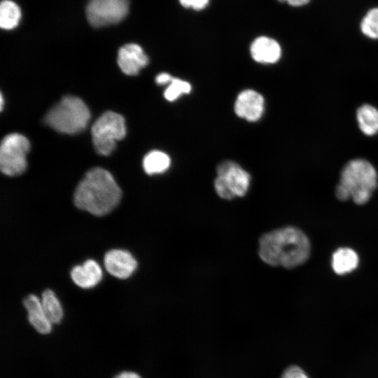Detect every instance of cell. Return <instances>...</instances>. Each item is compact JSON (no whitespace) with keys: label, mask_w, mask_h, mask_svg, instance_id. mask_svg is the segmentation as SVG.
Here are the masks:
<instances>
[{"label":"cell","mask_w":378,"mask_h":378,"mask_svg":"<svg viewBox=\"0 0 378 378\" xmlns=\"http://www.w3.org/2000/svg\"><path fill=\"white\" fill-rule=\"evenodd\" d=\"M310 250L306 234L294 227L272 230L264 234L259 240V256L271 266L295 268L308 259Z\"/></svg>","instance_id":"cell-1"},{"label":"cell","mask_w":378,"mask_h":378,"mask_svg":"<svg viewBox=\"0 0 378 378\" xmlns=\"http://www.w3.org/2000/svg\"><path fill=\"white\" fill-rule=\"evenodd\" d=\"M122 192L107 170L90 169L77 186L74 195L75 205L95 216H104L119 203Z\"/></svg>","instance_id":"cell-2"},{"label":"cell","mask_w":378,"mask_h":378,"mask_svg":"<svg viewBox=\"0 0 378 378\" xmlns=\"http://www.w3.org/2000/svg\"><path fill=\"white\" fill-rule=\"evenodd\" d=\"M339 183L348 190L356 204H364L369 201L377 187V172L368 160L354 158L342 169Z\"/></svg>","instance_id":"cell-3"},{"label":"cell","mask_w":378,"mask_h":378,"mask_svg":"<svg viewBox=\"0 0 378 378\" xmlns=\"http://www.w3.org/2000/svg\"><path fill=\"white\" fill-rule=\"evenodd\" d=\"M90 118L89 108L81 99L66 96L47 113L45 122L59 132L74 134L83 131Z\"/></svg>","instance_id":"cell-4"},{"label":"cell","mask_w":378,"mask_h":378,"mask_svg":"<svg viewBox=\"0 0 378 378\" xmlns=\"http://www.w3.org/2000/svg\"><path fill=\"white\" fill-rule=\"evenodd\" d=\"M91 132L96 151L108 155L115 148L116 143L126 134L125 119L117 113L106 111L94 122Z\"/></svg>","instance_id":"cell-5"},{"label":"cell","mask_w":378,"mask_h":378,"mask_svg":"<svg viewBox=\"0 0 378 378\" xmlns=\"http://www.w3.org/2000/svg\"><path fill=\"white\" fill-rule=\"evenodd\" d=\"M216 172L214 187L220 197L232 200L246 195L251 176L239 164L233 161H225L217 167Z\"/></svg>","instance_id":"cell-6"},{"label":"cell","mask_w":378,"mask_h":378,"mask_svg":"<svg viewBox=\"0 0 378 378\" xmlns=\"http://www.w3.org/2000/svg\"><path fill=\"white\" fill-rule=\"evenodd\" d=\"M29 148V141L22 134L12 133L6 135L0 146L1 172L10 176L22 174L27 168V154Z\"/></svg>","instance_id":"cell-7"},{"label":"cell","mask_w":378,"mask_h":378,"mask_svg":"<svg viewBox=\"0 0 378 378\" xmlns=\"http://www.w3.org/2000/svg\"><path fill=\"white\" fill-rule=\"evenodd\" d=\"M128 10L129 0H90L86 16L89 23L98 28L120 22Z\"/></svg>","instance_id":"cell-8"},{"label":"cell","mask_w":378,"mask_h":378,"mask_svg":"<svg viewBox=\"0 0 378 378\" xmlns=\"http://www.w3.org/2000/svg\"><path fill=\"white\" fill-rule=\"evenodd\" d=\"M264 110V97L253 90L241 91L234 103V112L237 115L250 122L260 119Z\"/></svg>","instance_id":"cell-9"},{"label":"cell","mask_w":378,"mask_h":378,"mask_svg":"<svg viewBox=\"0 0 378 378\" xmlns=\"http://www.w3.org/2000/svg\"><path fill=\"white\" fill-rule=\"evenodd\" d=\"M117 61L124 74L134 76L148 64V57L140 46L128 43L119 49Z\"/></svg>","instance_id":"cell-10"},{"label":"cell","mask_w":378,"mask_h":378,"mask_svg":"<svg viewBox=\"0 0 378 378\" xmlns=\"http://www.w3.org/2000/svg\"><path fill=\"white\" fill-rule=\"evenodd\" d=\"M104 263L108 272L119 279L129 277L137 267L134 258L128 251L120 249L107 252Z\"/></svg>","instance_id":"cell-11"},{"label":"cell","mask_w":378,"mask_h":378,"mask_svg":"<svg viewBox=\"0 0 378 378\" xmlns=\"http://www.w3.org/2000/svg\"><path fill=\"white\" fill-rule=\"evenodd\" d=\"M250 52L256 62L263 64L278 62L282 55L280 44L274 38L267 36L256 38L251 45Z\"/></svg>","instance_id":"cell-12"},{"label":"cell","mask_w":378,"mask_h":378,"mask_svg":"<svg viewBox=\"0 0 378 378\" xmlns=\"http://www.w3.org/2000/svg\"><path fill=\"white\" fill-rule=\"evenodd\" d=\"M71 277L77 286L90 288L101 281L102 272L97 262L88 260L83 265H77L72 269Z\"/></svg>","instance_id":"cell-13"},{"label":"cell","mask_w":378,"mask_h":378,"mask_svg":"<svg viewBox=\"0 0 378 378\" xmlns=\"http://www.w3.org/2000/svg\"><path fill=\"white\" fill-rule=\"evenodd\" d=\"M28 313V319L35 330L41 334H48L52 330V323L47 318L41 300L35 295H29L23 300Z\"/></svg>","instance_id":"cell-14"},{"label":"cell","mask_w":378,"mask_h":378,"mask_svg":"<svg viewBox=\"0 0 378 378\" xmlns=\"http://www.w3.org/2000/svg\"><path fill=\"white\" fill-rule=\"evenodd\" d=\"M356 120L359 130L367 136L378 134V108L368 103L359 106L356 111Z\"/></svg>","instance_id":"cell-15"},{"label":"cell","mask_w":378,"mask_h":378,"mask_svg":"<svg viewBox=\"0 0 378 378\" xmlns=\"http://www.w3.org/2000/svg\"><path fill=\"white\" fill-rule=\"evenodd\" d=\"M357 253L349 248H340L332 257V267L334 272L342 275L354 270L358 265Z\"/></svg>","instance_id":"cell-16"},{"label":"cell","mask_w":378,"mask_h":378,"mask_svg":"<svg viewBox=\"0 0 378 378\" xmlns=\"http://www.w3.org/2000/svg\"><path fill=\"white\" fill-rule=\"evenodd\" d=\"M170 164L169 156L160 150L149 152L143 160L144 169L149 175L163 173L169 169Z\"/></svg>","instance_id":"cell-17"},{"label":"cell","mask_w":378,"mask_h":378,"mask_svg":"<svg viewBox=\"0 0 378 378\" xmlns=\"http://www.w3.org/2000/svg\"><path fill=\"white\" fill-rule=\"evenodd\" d=\"M21 18L19 6L10 0H4L0 5V26L10 30L16 27Z\"/></svg>","instance_id":"cell-18"},{"label":"cell","mask_w":378,"mask_h":378,"mask_svg":"<svg viewBox=\"0 0 378 378\" xmlns=\"http://www.w3.org/2000/svg\"><path fill=\"white\" fill-rule=\"evenodd\" d=\"M41 304L45 314L51 323H59L63 316V312L59 301L55 293L50 289L42 293Z\"/></svg>","instance_id":"cell-19"},{"label":"cell","mask_w":378,"mask_h":378,"mask_svg":"<svg viewBox=\"0 0 378 378\" xmlns=\"http://www.w3.org/2000/svg\"><path fill=\"white\" fill-rule=\"evenodd\" d=\"M360 29L366 37L378 39V8L368 10L360 22Z\"/></svg>","instance_id":"cell-20"},{"label":"cell","mask_w":378,"mask_h":378,"mask_svg":"<svg viewBox=\"0 0 378 378\" xmlns=\"http://www.w3.org/2000/svg\"><path fill=\"white\" fill-rule=\"evenodd\" d=\"M191 89V85L188 82L174 77L164 90V97L167 101L174 102L182 94L190 93Z\"/></svg>","instance_id":"cell-21"},{"label":"cell","mask_w":378,"mask_h":378,"mask_svg":"<svg viewBox=\"0 0 378 378\" xmlns=\"http://www.w3.org/2000/svg\"><path fill=\"white\" fill-rule=\"evenodd\" d=\"M281 378H309L306 373L298 366L288 367L283 373Z\"/></svg>","instance_id":"cell-22"},{"label":"cell","mask_w":378,"mask_h":378,"mask_svg":"<svg viewBox=\"0 0 378 378\" xmlns=\"http://www.w3.org/2000/svg\"><path fill=\"white\" fill-rule=\"evenodd\" d=\"M184 8H190L196 10H200L206 7L209 0H178Z\"/></svg>","instance_id":"cell-23"},{"label":"cell","mask_w":378,"mask_h":378,"mask_svg":"<svg viewBox=\"0 0 378 378\" xmlns=\"http://www.w3.org/2000/svg\"><path fill=\"white\" fill-rule=\"evenodd\" d=\"M335 195L341 201H346L351 197L348 190L340 183L336 187Z\"/></svg>","instance_id":"cell-24"},{"label":"cell","mask_w":378,"mask_h":378,"mask_svg":"<svg viewBox=\"0 0 378 378\" xmlns=\"http://www.w3.org/2000/svg\"><path fill=\"white\" fill-rule=\"evenodd\" d=\"M174 77L167 73H161L158 74L155 78V82L158 85L169 84Z\"/></svg>","instance_id":"cell-25"},{"label":"cell","mask_w":378,"mask_h":378,"mask_svg":"<svg viewBox=\"0 0 378 378\" xmlns=\"http://www.w3.org/2000/svg\"><path fill=\"white\" fill-rule=\"evenodd\" d=\"M280 2L287 3L288 5L294 7L304 6L309 3L310 0H277Z\"/></svg>","instance_id":"cell-26"},{"label":"cell","mask_w":378,"mask_h":378,"mask_svg":"<svg viewBox=\"0 0 378 378\" xmlns=\"http://www.w3.org/2000/svg\"><path fill=\"white\" fill-rule=\"evenodd\" d=\"M114 378H141L137 373L133 372H122Z\"/></svg>","instance_id":"cell-27"},{"label":"cell","mask_w":378,"mask_h":378,"mask_svg":"<svg viewBox=\"0 0 378 378\" xmlns=\"http://www.w3.org/2000/svg\"><path fill=\"white\" fill-rule=\"evenodd\" d=\"M3 104H3V97H2V95H1V109H2V108H3Z\"/></svg>","instance_id":"cell-28"}]
</instances>
